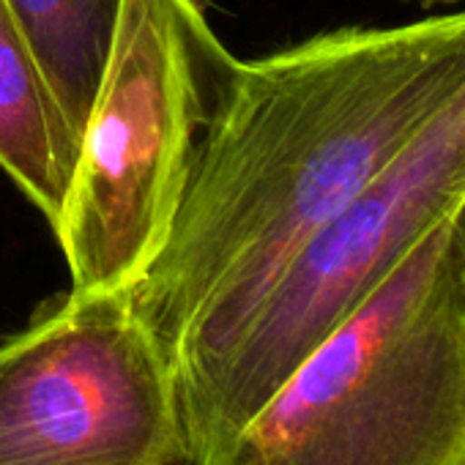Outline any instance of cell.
I'll return each mask as SVG.
<instances>
[{
    "instance_id": "1",
    "label": "cell",
    "mask_w": 465,
    "mask_h": 465,
    "mask_svg": "<svg viewBox=\"0 0 465 465\" xmlns=\"http://www.w3.org/2000/svg\"><path fill=\"white\" fill-rule=\"evenodd\" d=\"M462 88L465 12L239 61L159 252L124 291L167 361L236 326Z\"/></svg>"
},
{
    "instance_id": "2",
    "label": "cell",
    "mask_w": 465,
    "mask_h": 465,
    "mask_svg": "<svg viewBox=\"0 0 465 465\" xmlns=\"http://www.w3.org/2000/svg\"><path fill=\"white\" fill-rule=\"evenodd\" d=\"M460 203L307 356L230 465H465Z\"/></svg>"
},
{
    "instance_id": "3",
    "label": "cell",
    "mask_w": 465,
    "mask_h": 465,
    "mask_svg": "<svg viewBox=\"0 0 465 465\" xmlns=\"http://www.w3.org/2000/svg\"><path fill=\"white\" fill-rule=\"evenodd\" d=\"M465 197V88L222 337L173 359L186 465H230L258 413Z\"/></svg>"
},
{
    "instance_id": "4",
    "label": "cell",
    "mask_w": 465,
    "mask_h": 465,
    "mask_svg": "<svg viewBox=\"0 0 465 465\" xmlns=\"http://www.w3.org/2000/svg\"><path fill=\"white\" fill-rule=\"evenodd\" d=\"M236 66L197 0H121L55 227L69 291H129L148 269Z\"/></svg>"
},
{
    "instance_id": "5",
    "label": "cell",
    "mask_w": 465,
    "mask_h": 465,
    "mask_svg": "<svg viewBox=\"0 0 465 465\" xmlns=\"http://www.w3.org/2000/svg\"><path fill=\"white\" fill-rule=\"evenodd\" d=\"M0 465H186L170 361L124 291H66L0 342Z\"/></svg>"
},
{
    "instance_id": "6",
    "label": "cell",
    "mask_w": 465,
    "mask_h": 465,
    "mask_svg": "<svg viewBox=\"0 0 465 465\" xmlns=\"http://www.w3.org/2000/svg\"><path fill=\"white\" fill-rule=\"evenodd\" d=\"M80 137L64 115L31 39L12 6L0 0V173L61 224Z\"/></svg>"
},
{
    "instance_id": "7",
    "label": "cell",
    "mask_w": 465,
    "mask_h": 465,
    "mask_svg": "<svg viewBox=\"0 0 465 465\" xmlns=\"http://www.w3.org/2000/svg\"><path fill=\"white\" fill-rule=\"evenodd\" d=\"M12 6L80 137L104 72L121 0H12Z\"/></svg>"
},
{
    "instance_id": "8",
    "label": "cell",
    "mask_w": 465,
    "mask_h": 465,
    "mask_svg": "<svg viewBox=\"0 0 465 465\" xmlns=\"http://www.w3.org/2000/svg\"><path fill=\"white\" fill-rule=\"evenodd\" d=\"M451 247L460 263V272L465 277V200L460 203L457 213H454V224H451Z\"/></svg>"
},
{
    "instance_id": "9",
    "label": "cell",
    "mask_w": 465,
    "mask_h": 465,
    "mask_svg": "<svg viewBox=\"0 0 465 465\" xmlns=\"http://www.w3.org/2000/svg\"><path fill=\"white\" fill-rule=\"evenodd\" d=\"M416 4H424V6H443V4H454V0H416Z\"/></svg>"
}]
</instances>
